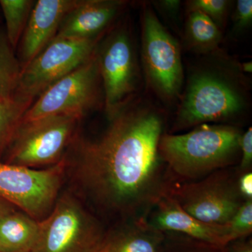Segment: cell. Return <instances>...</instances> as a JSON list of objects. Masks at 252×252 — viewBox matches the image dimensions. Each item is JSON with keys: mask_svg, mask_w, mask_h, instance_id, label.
Wrapping results in <instances>:
<instances>
[{"mask_svg": "<svg viewBox=\"0 0 252 252\" xmlns=\"http://www.w3.org/2000/svg\"><path fill=\"white\" fill-rule=\"evenodd\" d=\"M33 102L16 94L0 97V155L4 154Z\"/></svg>", "mask_w": 252, "mask_h": 252, "instance_id": "obj_18", "label": "cell"}, {"mask_svg": "<svg viewBox=\"0 0 252 252\" xmlns=\"http://www.w3.org/2000/svg\"><path fill=\"white\" fill-rule=\"evenodd\" d=\"M165 237L140 218L107 233L97 252H160Z\"/></svg>", "mask_w": 252, "mask_h": 252, "instance_id": "obj_15", "label": "cell"}, {"mask_svg": "<svg viewBox=\"0 0 252 252\" xmlns=\"http://www.w3.org/2000/svg\"><path fill=\"white\" fill-rule=\"evenodd\" d=\"M239 65L227 69L217 64L196 68L190 73L177 109L175 130L211 122L231 120L244 112L248 99L237 76Z\"/></svg>", "mask_w": 252, "mask_h": 252, "instance_id": "obj_3", "label": "cell"}, {"mask_svg": "<svg viewBox=\"0 0 252 252\" xmlns=\"http://www.w3.org/2000/svg\"><path fill=\"white\" fill-rule=\"evenodd\" d=\"M35 2L34 0H0L5 21V34L15 51Z\"/></svg>", "mask_w": 252, "mask_h": 252, "instance_id": "obj_19", "label": "cell"}, {"mask_svg": "<svg viewBox=\"0 0 252 252\" xmlns=\"http://www.w3.org/2000/svg\"><path fill=\"white\" fill-rule=\"evenodd\" d=\"M186 44L189 49L202 54L215 51L221 41L220 29L206 15L189 11L185 27Z\"/></svg>", "mask_w": 252, "mask_h": 252, "instance_id": "obj_17", "label": "cell"}, {"mask_svg": "<svg viewBox=\"0 0 252 252\" xmlns=\"http://www.w3.org/2000/svg\"><path fill=\"white\" fill-rule=\"evenodd\" d=\"M227 224L229 243L250 236L252 232V200L244 202Z\"/></svg>", "mask_w": 252, "mask_h": 252, "instance_id": "obj_22", "label": "cell"}, {"mask_svg": "<svg viewBox=\"0 0 252 252\" xmlns=\"http://www.w3.org/2000/svg\"><path fill=\"white\" fill-rule=\"evenodd\" d=\"M141 23V56L147 84L165 102L180 98L184 83L180 44L150 4L142 7Z\"/></svg>", "mask_w": 252, "mask_h": 252, "instance_id": "obj_7", "label": "cell"}, {"mask_svg": "<svg viewBox=\"0 0 252 252\" xmlns=\"http://www.w3.org/2000/svg\"><path fill=\"white\" fill-rule=\"evenodd\" d=\"M79 0H38L16 49L21 69L56 37L63 19Z\"/></svg>", "mask_w": 252, "mask_h": 252, "instance_id": "obj_13", "label": "cell"}, {"mask_svg": "<svg viewBox=\"0 0 252 252\" xmlns=\"http://www.w3.org/2000/svg\"><path fill=\"white\" fill-rule=\"evenodd\" d=\"M80 121L58 115L21 123L5 151L3 162L34 169L57 165L75 138Z\"/></svg>", "mask_w": 252, "mask_h": 252, "instance_id": "obj_6", "label": "cell"}, {"mask_svg": "<svg viewBox=\"0 0 252 252\" xmlns=\"http://www.w3.org/2000/svg\"><path fill=\"white\" fill-rule=\"evenodd\" d=\"M109 120L98 138L77 134L64 157L67 170L101 212L144 218L170 185L159 152L163 116L132 99Z\"/></svg>", "mask_w": 252, "mask_h": 252, "instance_id": "obj_1", "label": "cell"}, {"mask_svg": "<svg viewBox=\"0 0 252 252\" xmlns=\"http://www.w3.org/2000/svg\"><path fill=\"white\" fill-rule=\"evenodd\" d=\"M107 233L74 194L59 197L49 215L39 221L32 252H97Z\"/></svg>", "mask_w": 252, "mask_h": 252, "instance_id": "obj_5", "label": "cell"}, {"mask_svg": "<svg viewBox=\"0 0 252 252\" xmlns=\"http://www.w3.org/2000/svg\"><path fill=\"white\" fill-rule=\"evenodd\" d=\"M240 166L238 171L240 174L250 171L252 164V128L249 127L245 133L243 134L240 143Z\"/></svg>", "mask_w": 252, "mask_h": 252, "instance_id": "obj_25", "label": "cell"}, {"mask_svg": "<svg viewBox=\"0 0 252 252\" xmlns=\"http://www.w3.org/2000/svg\"><path fill=\"white\" fill-rule=\"evenodd\" d=\"M239 69H240V72L242 73H245V74H251L252 72V63L251 61H248V62H245L241 63V64H238Z\"/></svg>", "mask_w": 252, "mask_h": 252, "instance_id": "obj_30", "label": "cell"}, {"mask_svg": "<svg viewBox=\"0 0 252 252\" xmlns=\"http://www.w3.org/2000/svg\"><path fill=\"white\" fill-rule=\"evenodd\" d=\"M100 39L54 38L21 69L14 94L34 102L49 86L89 61Z\"/></svg>", "mask_w": 252, "mask_h": 252, "instance_id": "obj_11", "label": "cell"}, {"mask_svg": "<svg viewBox=\"0 0 252 252\" xmlns=\"http://www.w3.org/2000/svg\"><path fill=\"white\" fill-rule=\"evenodd\" d=\"M21 72L16 51L0 28V97L14 94Z\"/></svg>", "mask_w": 252, "mask_h": 252, "instance_id": "obj_20", "label": "cell"}, {"mask_svg": "<svg viewBox=\"0 0 252 252\" xmlns=\"http://www.w3.org/2000/svg\"><path fill=\"white\" fill-rule=\"evenodd\" d=\"M101 90L102 81L94 51L89 61L49 86L36 98L21 123L58 115L81 120L98 104Z\"/></svg>", "mask_w": 252, "mask_h": 252, "instance_id": "obj_9", "label": "cell"}, {"mask_svg": "<svg viewBox=\"0 0 252 252\" xmlns=\"http://www.w3.org/2000/svg\"><path fill=\"white\" fill-rule=\"evenodd\" d=\"M39 221L22 212L0 219V252H32L39 235Z\"/></svg>", "mask_w": 252, "mask_h": 252, "instance_id": "obj_16", "label": "cell"}, {"mask_svg": "<svg viewBox=\"0 0 252 252\" xmlns=\"http://www.w3.org/2000/svg\"><path fill=\"white\" fill-rule=\"evenodd\" d=\"M226 252H252V238H243L231 242L225 246Z\"/></svg>", "mask_w": 252, "mask_h": 252, "instance_id": "obj_28", "label": "cell"}, {"mask_svg": "<svg viewBox=\"0 0 252 252\" xmlns=\"http://www.w3.org/2000/svg\"><path fill=\"white\" fill-rule=\"evenodd\" d=\"M243 134L233 126L202 124L182 135L162 134L159 152L172 174L192 182L233 164Z\"/></svg>", "mask_w": 252, "mask_h": 252, "instance_id": "obj_2", "label": "cell"}, {"mask_svg": "<svg viewBox=\"0 0 252 252\" xmlns=\"http://www.w3.org/2000/svg\"><path fill=\"white\" fill-rule=\"evenodd\" d=\"M252 21V0H238L235 6L233 22L237 31L249 27Z\"/></svg>", "mask_w": 252, "mask_h": 252, "instance_id": "obj_24", "label": "cell"}, {"mask_svg": "<svg viewBox=\"0 0 252 252\" xmlns=\"http://www.w3.org/2000/svg\"><path fill=\"white\" fill-rule=\"evenodd\" d=\"M67 172L64 158L57 165L44 169L0 162V198L41 221L59 198Z\"/></svg>", "mask_w": 252, "mask_h": 252, "instance_id": "obj_8", "label": "cell"}, {"mask_svg": "<svg viewBox=\"0 0 252 252\" xmlns=\"http://www.w3.org/2000/svg\"><path fill=\"white\" fill-rule=\"evenodd\" d=\"M238 187L244 200H252V173L251 171L240 174Z\"/></svg>", "mask_w": 252, "mask_h": 252, "instance_id": "obj_27", "label": "cell"}, {"mask_svg": "<svg viewBox=\"0 0 252 252\" xmlns=\"http://www.w3.org/2000/svg\"><path fill=\"white\" fill-rule=\"evenodd\" d=\"M15 211H16V207L0 198V219Z\"/></svg>", "mask_w": 252, "mask_h": 252, "instance_id": "obj_29", "label": "cell"}, {"mask_svg": "<svg viewBox=\"0 0 252 252\" xmlns=\"http://www.w3.org/2000/svg\"><path fill=\"white\" fill-rule=\"evenodd\" d=\"M103 90L104 109L109 119L135 97L140 69L130 26L119 23L101 38L95 50Z\"/></svg>", "mask_w": 252, "mask_h": 252, "instance_id": "obj_4", "label": "cell"}, {"mask_svg": "<svg viewBox=\"0 0 252 252\" xmlns=\"http://www.w3.org/2000/svg\"><path fill=\"white\" fill-rule=\"evenodd\" d=\"M181 1L178 0H161V1H154L156 8L161 11L169 18L174 21H177V16L180 12Z\"/></svg>", "mask_w": 252, "mask_h": 252, "instance_id": "obj_26", "label": "cell"}, {"mask_svg": "<svg viewBox=\"0 0 252 252\" xmlns=\"http://www.w3.org/2000/svg\"><path fill=\"white\" fill-rule=\"evenodd\" d=\"M167 193L189 215L210 224H227L245 202L238 180L225 169L200 180L170 185Z\"/></svg>", "mask_w": 252, "mask_h": 252, "instance_id": "obj_10", "label": "cell"}, {"mask_svg": "<svg viewBox=\"0 0 252 252\" xmlns=\"http://www.w3.org/2000/svg\"><path fill=\"white\" fill-rule=\"evenodd\" d=\"M160 252H226V249L178 233H165Z\"/></svg>", "mask_w": 252, "mask_h": 252, "instance_id": "obj_21", "label": "cell"}, {"mask_svg": "<svg viewBox=\"0 0 252 252\" xmlns=\"http://www.w3.org/2000/svg\"><path fill=\"white\" fill-rule=\"evenodd\" d=\"M142 219L151 228L163 233H178L218 247L229 243L228 224H210L197 220L167 193Z\"/></svg>", "mask_w": 252, "mask_h": 252, "instance_id": "obj_12", "label": "cell"}, {"mask_svg": "<svg viewBox=\"0 0 252 252\" xmlns=\"http://www.w3.org/2000/svg\"><path fill=\"white\" fill-rule=\"evenodd\" d=\"M230 3L227 0H193L189 2V11H198L206 15L220 29L229 11Z\"/></svg>", "mask_w": 252, "mask_h": 252, "instance_id": "obj_23", "label": "cell"}, {"mask_svg": "<svg viewBox=\"0 0 252 252\" xmlns=\"http://www.w3.org/2000/svg\"><path fill=\"white\" fill-rule=\"evenodd\" d=\"M124 0H79L63 19L55 38L97 39L104 36L125 9Z\"/></svg>", "mask_w": 252, "mask_h": 252, "instance_id": "obj_14", "label": "cell"}]
</instances>
